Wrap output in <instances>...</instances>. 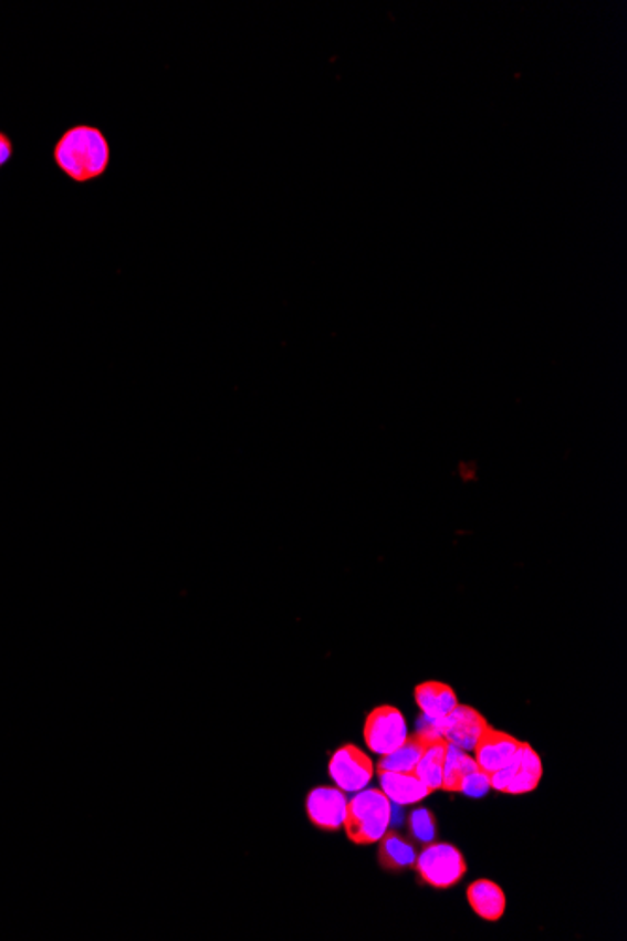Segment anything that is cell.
Here are the masks:
<instances>
[{
  "instance_id": "cell-1",
  "label": "cell",
  "mask_w": 627,
  "mask_h": 941,
  "mask_svg": "<svg viewBox=\"0 0 627 941\" xmlns=\"http://www.w3.org/2000/svg\"><path fill=\"white\" fill-rule=\"evenodd\" d=\"M51 158L69 181L88 185L106 177L112 168V144L100 126L77 123L56 137Z\"/></svg>"
},
{
  "instance_id": "cell-2",
  "label": "cell",
  "mask_w": 627,
  "mask_h": 941,
  "mask_svg": "<svg viewBox=\"0 0 627 941\" xmlns=\"http://www.w3.org/2000/svg\"><path fill=\"white\" fill-rule=\"evenodd\" d=\"M391 801L386 797V793L379 787L360 790L354 797L348 798L342 829L346 830V836L357 846H370L378 844L379 838L386 835L391 825Z\"/></svg>"
},
{
  "instance_id": "cell-3",
  "label": "cell",
  "mask_w": 627,
  "mask_h": 941,
  "mask_svg": "<svg viewBox=\"0 0 627 941\" xmlns=\"http://www.w3.org/2000/svg\"><path fill=\"white\" fill-rule=\"evenodd\" d=\"M414 868L419 876V884L443 891L451 889L462 881L467 876L468 865L464 855L453 844L443 841H430L422 846L421 854H417Z\"/></svg>"
},
{
  "instance_id": "cell-4",
  "label": "cell",
  "mask_w": 627,
  "mask_h": 941,
  "mask_svg": "<svg viewBox=\"0 0 627 941\" xmlns=\"http://www.w3.org/2000/svg\"><path fill=\"white\" fill-rule=\"evenodd\" d=\"M491 776V790L508 795H524L535 792L543 778V763L530 742L519 744L515 754L502 769Z\"/></svg>"
},
{
  "instance_id": "cell-5",
  "label": "cell",
  "mask_w": 627,
  "mask_h": 941,
  "mask_svg": "<svg viewBox=\"0 0 627 941\" xmlns=\"http://www.w3.org/2000/svg\"><path fill=\"white\" fill-rule=\"evenodd\" d=\"M365 742L376 755L391 754L408 736V725L403 712L391 704H382L370 711L365 720Z\"/></svg>"
},
{
  "instance_id": "cell-6",
  "label": "cell",
  "mask_w": 627,
  "mask_h": 941,
  "mask_svg": "<svg viewBox=\"0 0 627 941\" xmlns=\"http://www.w3.org/2000/svg\"><path fill=\"white\" fill-rule=\"evenodd\" d=\"M376 767L373 757H368L355 744H344L331 755L330 776L336 787L344 793H357L370 784Z\"/></svg>"
},
{
  "instance_id": "cell-7",
  "label": "cell",
  "mask_w": 627,
  "mask_h": 941,
  "mask_svg": "<svg viewBox=\"0 0 627 941\" xmlns=\"http://www.w3.org/2000/svg\"><path fill=\"white\" fill-rule=\"evenodd\" d=\"M430 725L451 746L472 752L489 722L478 709H473L470 704H457L448 717L441 718L438 722H430Z\"/></svg>"
},
{
  "instance_id": "cell-8",
  "label": "cell",
  "mask_w": 627,
  "mask_h": 941,
  "mask_svg": "<svg viewBox=\"0 0 627 941\" xmlns=\"http://www.w3.org/2000/svg\"><path fill=\"white\" fill-rule=\"evenodd\" d=\"M348 797L338 787L317 786L306 797V816L316 829L336 833L346 817Z\"/></svg>"
},
{
  "instance_id": "cell-9",
  "label": "cell",
  "mask_w": 627,
  "mask_h": 941,
  "mask_svg": "<svg viewBox=\"0 0 627 941\" xmlns=\"http://www.w3.org/2000/svg\"><path fill=\"white\" fill-rule=\"evenodd\" d=\"M519 744L521 741L511 736L510 733H503L492 725H487L483 735L479 736V741L473 746V760L483 773H497L498 769H502L513 757Z\"/></svg>"
},
{
  "instance_id": "cell-10",
  "label": "cell",
  "mask_w": 627,
  "mask_h": 941,
  "mask_svg": "<svg viewBox=\"0 0 627 941\" xmlns=\"http://www.w3.org/2000/svg\"><path fill=\"white\" fill-rule=\"evenodd\" d=\"M427 741H429V723L425 720L419 723V730L414 735L406 736L397 750H393L391 754L382 755L376 773L382 771L414 773L417 761L421 760L422 750L427 746Z\"/></svg>"
},
{
  "instance_id": "cell-11",
  "label": "cell",
  "mask_w": 627,
  "mask_h": 941,
  "mask_svg": "<svg viewBox=\"0 0 627 941\" xmlns=\"http://www.w3.org/2000/svg\"><path fill=\"white\" fill-rule=\"evenodd\" d=\"M414 693H416L417 707L427 722H438L441 718L448 717L449 712L459 704L453 688L438 680L421 682L416 686Z\"/></svg>"
},
{
  "instance_id": "cell-12",
  "label": "cell",
  "mask_w": 627,
  "mask_h": 941,
  "mask_svg": "<svg viewBox=\"0 0 627 941\" xmlns=\"http://www.w3.org/2000/svg\"><path fill=\"white\" fill-rule=\"evenodd\" d=\"M378 774L379 790L386 793V797L398 806H410L421 803L432 795L429 787L422 784L414 773H391L382 771Z\"/></svg>"
},
{
  "instance_id": "cell-13",
  "label": "cell",
  "mask_w": 627,
  "mask_h": 941,
  "mask_svg": "<svg viewBox=\"0 0 627 941\" xmlns=\"http://www.w3.org/2000/svg\"><path fill=\"white\" fill-rule=\"evenodd\" d=\"M429 723V741L422 750L421 760L417 761L416 774L417 778L421 780L425 786L429 787L430 792L435 793L441 790V776H443V761L448 754L449 742L441 739L432 725Z\"/></svg>"
},
{
  "instance_id": "cell-14",
  "label": "cell",
  "mask_w": 627,
  "mask_h": 941,
  "mask_svg": "<svg viewBox=\"0 0 627 941\" xmlns=\"http://www.w3.org/2000/svg\"><path fill=\"white\" fill-rule=\"evenodd\" d=\"M378 862L379 867L387 872H400L406 868H414L417 859L416 844L400 835L398 830H386V835L379 838Z\"/></svg>"
},
{
  "instance_id": "cell-15",
  "label": "cell",
  "mask_w": 627,
  "mask_h": 941,
  "mask_svg": "<svg viewBox=\"0 0 627 941\" xmlns=\"http://www.w3.org/2000/svg\"><path fill=\"white\" fill-rule=\"evenodd\" d=\"M467 897L476 916L481 917L483 921L498 923L505 913V895L502 887L491 879L473 881L472 886L468 887Z\"/></svg>"
},
{
  "instance_id": "cell-16",
  "label": "cell",
  "mask_w": 627,
  "mask_h": 941,
  "mask_svg": "<svg viewBox=\"0 0 627 941\" xmlns=\"http://www.w3.org/2000/svg\"><path fill=\"white\" fill-rule=\"evenodd\" d=\"M479 765L473 760L472 755L457 746H448V754L443 761V776H441V790L449 793H459L462 780L467 778L468 774L476 771Z\"/></svg>"
},
{
  "instance_id": "cell-17",
  "label": "cell",
  "mask_w": 627,
  "mask_h": 941,
  "mask_svg": "<svg viewBox=\"0 0 627 941\" xmlns=\"http://www.w3.org/2000/svg\"><path fill=\"white\" fill-rule=\"evenodd\" d=\"M406 830L417 844L427 846L430 841H435L436 836H438V822H436L432 812L427 811V808H417L406 817Z\"/></svg>"
},
{
  "instance_id": "cell-18",
  "label": "cell",
  "mask_w": 627,
  "mask_h": 941,
  "mask_svg": "<svg viewBox=\"0 0 627 941\" xmlns=\"http://www.w3.org/2000/svg\"><path fill=\"white\" fill-rule=\"evenodd\" d=\"M489 790H491V776L478 767L468 774L467 778L462 780L459 793L468 795V797L481 798L489 793Z\"/></svg>"
},
{
  "instance_id": "cell-19",
  "label": "cell",
  "mask_w": 627,
  "mask_h": 941,
  "mask_svg": "<svg viewBox=\"0 0 627 941\" xmlns=\"http://www.w3.org/2000/svg\"><path fill=\"white\" fill-rule=\"evenodd\" d=\"M15 155V145L8 132L0 130V169L7 168L8 164L12 163Z\"/></svg>"
}]
</instances>
